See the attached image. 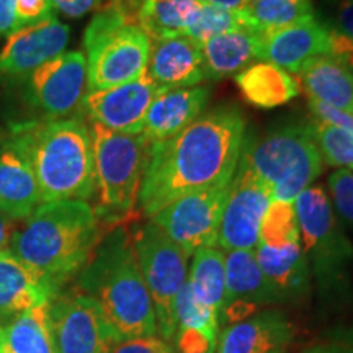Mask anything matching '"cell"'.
I'll return each mask as SVG.
<instances>
[{"label": "cell", "instance_id": "484cf974", "mask_svg": "<svg viewBox=\"0 0 353 353\" xmlns=\"http://www.w3.org/2000/svg\"><path fill=\"white\" fill-rule=\"evenodd\" d=\"M241 94L259 108H275L288 103L299 94V82L288 70L260 61L236 76Z\"/></svg>", "mask_w": 353, "mask_h": 353}, {"label": "cell", "instance_id": "30bf717a", "mask_svg": "<svg viewBox=\"0 0 353 353\" xmlns=\"http://www.w3.org/2000/svg\"><path fill=\"white\" fill-rule=\"evenodd\" d=\"M48 321L56 353H110L120 341L99 303L79 290L56 294Z\"/></svg>", "mask_w": 353, "mask_h": 353}, {"label": "cell", "instance_id": "1f68e13d", "mask_svg": "<svg viewBox=\"0 0 353 353\" xmlns=\"http://www.w3.org/2000/svg\"><path fill=\"white\" fill-rule=\"evenodd\" d=\"M321 21L330 37V56L353 72V0H325Z\"/></svg>", "mask_w": 353, "mask_h": 353}, {"label": "cell", "instance_id": "ee69618b", "mask_svg": "<svg viewBox=\"0 0 353 353\" xmlns=\"http://www.w3.org/2000/svg\"><path fill=\"white\" fill-rule=\"evenodd\" d=\"M303 353H341L339 350H335V348H330V347H312L309 348V350L303 352Z\"/></svg>", "mask_w": 353, "mask_h": 353}, {"label": "cell", "instance_id": "f1b7e54d", "mask_svg": "<svg viewBox=\"0 0 353 353\" xmlns=\"http://www.w3.org/2000/svg\"><path fill=\"white\" fill-rule=\"evenodd\" d=\"M50 303L13 317L2 330V353H56L48 321Z\"/></svg>", "mask_w": 353, "mask_h": 353}, {"label": "cell", "instance_id": "2e32d148", "mask_svg": "<svg viewBox=\"0 0 353 353\" xmlns=\"http://www.w3.org/2000/svg\"><path fill=\"white\" fill-rule=\"evenodd\" d=\"M145 74L162 92L200 85L208 81L201 44L185 34L151 39Z\"/></svg>", "mask_w": 353, "mask_h": 353}, {"label": "cell", "instance_id": "83f0119b", "mask_svg": "<svg viewBox=\"0 0 353 353\" xmlns=\"http://www.w3.org/2000/svg\"><path fill=\"white\" fill-rule=\"evenodd\" d=\"M188 285L198 304L221 316L226 294V262L223 250L216 247L196 250L188 270Z\"/></svg>", "mask_w": 353, "mask_h": 353}, {"label": "cell", "instance_id": "7bdbcfd3", "mask_svg": "<svg viewBox=\"0 0 353 353\" xmlns=\"http://www.w3.org/2000/svg\"><path fill=\"white\" fill-rule=\"evenodd\" d=\"M8 236H10V228L3 218H0V250H3V245L7 244Z\"/></svg>", "mask_w": 353, "mask_h": 353}, {"label": "cell", "instance_id": "52a82bcc", "mask_svg": "<svg viewBox=\"0 0 353 353\" xmlns=\"http://www.w3.org/2000/svg\"><path fill=\"white\" fill-rule=\"evenodd\" d=\"M293 205L309 270L324 293H341L348 285L353 245L339 226L329 196L321 187H309Z\"/></svg>", "mask_w": 353, "mask_h": 353}, {"label": "cell", "instance_id": "9c48e42d", "mask_svg": "<svg viewBox=\"0 0 353 353\" xmlns=\"http://www.w3.org/2000/svg\"><path fill=\"white\" fill-rule=\"evenodd\" d=\"M132 245L152 299L157 335L172 345L175 339L174 306L180 290L188 281L190 255L152 221L136 229Z\"/></svg>", "mask_w": 353, "mask_h": 353}, {"label": "cell", "instance_id": "8d00e7d4", "mask_svg": "<svg viewBox=\"0 0 353 353\" xmlns=\"http://www.w3.org/2000/svg\"><path fill=\"white\" fill-rule=\"evenodd\" d=\"M110 353H175L174 347L159 335L120 339Z\"/></svg>", "mask_w": 353, "mask_h": 353}, {"label": "cell", "instance_id": "277c9868", "mask_svg": "<svg viewBox=\"0 0 353 353\" xmlns=\"http://www.w3.org/2000/svg\"><path fill=\"white\" fill-rule=\"evenodd\" d=\"M79 291L99 303L120 339L157 335L156 312L141 275L132 236L123 226L101 237L79 275Z\"/></svg>", "mask_w": 353, "mask_h": 353}, {"label": "cell", "instance_id": "7a4b0ae2", "mask_svg": "<svg viewBox=\"0 0 353 353\" xmlns=\"http://www.w3.org/2000/svg\"><path fill=\"white\" fill-rule=\"evenodd\" d=\"M100 239L99 214L87 201H51L39 205L12 234L10 252L59 294L82 272Z\"/></svg>", "mask_w": 353, "mask_h": 353}, {"label": "cell", "instance_id": "ba28073f", "mask_svg": "<svg viewBox=\"0 0 353 353\" xmlns=\"http://www.w3.org/2000/svg\"><path fill=\"white\" fill-rule=\"evenodd\" d=\"M95 183L105 216H125L139 200L151 143L143 134H121L90 123Z\"/></svg>", "mask_w": 353, "mask_h": 353}, {"label": "cell", "instance_id": "8fae6325", "mask_svg": "<svg viewBox=\"0 0 353 353\" xmlns=\"http://www.w3.org/2000/svg\"><path fill=\"white\" fill-rule=\"evenodd\" d=\"M231 180L188 193L172 201L151 218L188 255L218 245V232Z\"/></svg>", "mask_w": 353, "mask_h": 353}, {"label": "cell", "instance_id": "60d3db41", "mask_svg": "<svg viewBox=\"0 0 353 353\" xmlns=\"http://www.w3.org/2000/svg\"><path fill=\"white\" fill-rule=\"evenodd\" d=\"M15 7L17 0H0V38L12 37L21 30L17 20Z\"/></svg>", "mask_w": 353, "mask_h": 353}, {"label": "cell", "instance_id": "4316f807", "mask_svg": "<svg viewBox=\"0 0 353 353\" xmlns=\"http://www.w3.org/2000/svg\"><path fill=\"white\" fill-rule=\"evenodd\" d=\"M151 39L180 37L195 15L198 0H121Z\"/></svg>", "mask_w": 353, "mask_h": 353}, {"label": "cell", "instance_id": "6da1fadb", "mask_svg": "<svg viewBox=\"0 0 353 353\" xmlns=\"http://www.w3.org/2000/svg\"><path fill=\"white\" fill-rule=\"evenodd\" d=\"M245 130L241 110L228 105L203 113L169 139L151 143L138 200L143 213L152 218L188 193L232 180Z\"/></svg>", "mask_w": 353, "mask_h": 353}, {"label": "cell", "instance_id": "9a60e30c", "mask_svg": "<svg viewBox=\"0 0 353 353\" xmlns=\"http://www.w3.org/2000/svg\"><path fill=\"white\" fill-rule=\"evenodd\" d=\"M69 37L70 28L56 17L19 30L8 37L0 51V77L8 81L28 79L39 65L63 54Z\"/></svg>", "mask_w": 353, "mask_h": 353}, {"label": "cell", "instance_id": "836d02e7", "mask_svg": "<svg viewBox=\"0 0 353 353\" xmlns=\"http://www.w3.org/2000/svg\"><path fill=\"white\" fill-rule=\"evenodd\" d=\"M307 126L319 149L322 162L332 167L353 169V136L350 132L314 118Z\"/></svg>", "mask_w": 353, "mask_h": 353}, {"label": "cell", "instance_id": "7c38bea8", "mask_svg": "<svg viewBox=\"0 0 353 353\" xmlns=\"http://www.w3.org/2000/svg\"><path fill=\"white\" fill-rule=\"evenodd\" d=\"M272 201L270 188L239 157L221 216L218 232L221 250H254L259 244L260 223Z\"/></svg>", "mask_w": 353, "mask_h": 353}, {"label": "cell", "instance_id": "ffe728a7", "mask_svg": "<svg viewBox=\"0 0 353 353\" xmlns=\"http://www.w3.org/2000/svg\"><path fill=\"white\" fill-rule=\"evenodd\" d=\"M254 254L260 270L276 294L278 303L298 301L309 293L311 270L299 242L281 249L257 244Z\"/></svg>", "mask_w": 353, "mask_h": 353}, {"label": "cell", "instance_id": "74e56055", "mask_svg": "<svg viewBox=\"0 0 353 353\" xmlns=\"http://www.w3.org/2000/svg\"><path fill=\"white\" fill-rule=\"evenodd\" d=\"M15 13L20 28L41 23L56 17L52 0H17Z\"/></svg>", "mask_w": 353, "mask_h": 353}, {"label": "cell", "instance_id": "5b68a950", "mask_svg": "<svg viewBox=\"0 0 353 353\" xmlns=\"http://www.w3.org/2000/svg\"><path fill=\"white\" fill-rule=\"evenodd\" d=\"M87 88L107 90L139 79L148 69L151 38L125 3L100 8L83 33Z\"/></svg>", "mask_w": 353, "mask_h": 353}, {"label": "cell", "instance_id": "ab89813d", "mask_svg": "<svg viewBox=\"0 0 353 353\" xmlns=\"http://www.w3.org/2000/svg\"><path fill=\"white\" fill-rule=\"evenodd\" d=\"M52 6L54 10L64 13L69 19H81L99 8V0H52Z\"/></svg>", "mask_w": 353, "mask_h": 353}, {"label": "cell", "instance_id": "cb8c5ba5", "mask_svg": "<svg viewBox=\"0 0 353 353\" xmlns=\"http://www.w3.org/2000/svg\"><path fill=\"white\" fill-rule=\"evenodd\" d=\"M224 262L226 294L223 307L229 304H244L257 309L278 303L276 294L260 270L254 250H229L224 255Z\"/></svg>", "mask_w": 353, "mask_h": 353}, {"label": "cell", "instance_id": "e0dca14e", "mask_svg": "<svg viewBox=\"0 0 353 353\" xmlns=\"http://www.w3.org/2000/svg\"><path fill=\"white\" fill-rule=\"evenodd\" d=\"M317 56H330L327 28L317 17L263 33L260 61L298 74L307 61Z\"/></svg>", "mask_w": 353, "mask_h": 353}, {"label": "cell", "instance_id": "f6af8a7d", "mask_svg": "<svg viewBox=\"0 0 353 353\" xmlns=\"http://www.w3.org/2000/svg\"><path fill=\"white\" fill-rule=\"evenodd\" d=\"M120 2H121V0H99V10H100V8L114 6V3H120Z\"/></svg>", "mask_w": 353, "mask_h": 353}, {"label": "cell", "instance_id": "d590c367", "mask_svg": "<svg viewBox=\"0 0 353 353\" xmlns=\"http://www.w3.org/2000/svg\"><path fill=\"white\" fill-rule=\"evenodd\" d=\"M329 192L334 210L353 228V172L339 169L329 176Z\"/></svg>", "mask_w": 353, "mask_h": 353}, {"label": "cell", "instance_id": "e575fe53", "mask_svg": "<svg viewBox=\"0 0 353 353\" xmlns=\"http://www.w3.org/2000/svg\"><path fill=\"white\" fill-rule=\"evenodd\" d=\"M174 317L175 334L180 329H200L214 337H219V316L195 301L188 281L183 285L175 299Z\"/></svg>", "mask_w": 353, "mask_h": 353}, {"label": "cell", "instance_id": "8992f818", "mask_svg": "<svg viewBox=\"0 0 353 353\" xmlns=\"http://www.w3.org/2000/svg\"><path fill=\"white\" fill-rule=\"evenodd\" d=\"M241 161L270 188L273 201H288L311 187L322 172V157L307 125H290L244 139Z\"/></svg>", "mask_w": 353, "mask_h": 353}, {"label": "cell", "instance_id": "d6a6232c", "mask_svg": "<svg viewBox=\"0 0 353 353\" xmlns=\"http://www.w3.org/2000/svg\"><path fill=\"white\" fill-rule=\"evenodd\" d=\"M298 242L299 223L294 205L288 201H272L260 223L259 244L281 249Z\"/></svg>", "mask_w": 353, "mask_h": 353}, {"label": "cell", "instance_id": "ac0fdd59", "mask_svg": "<svg viewBox=\"0 0 353 353\" xmlns=\"http://www.w3.org/2000/svg\"><path fill=\"white\" fill-rule=\"evenodd\" d=\"M293 337L288 317L272 309L228 325L218 337L216 353H285Z\"/></svg>", "mask_w": 353, "mask_h": 353}, {"label": "cell", "instance_id": "603a6c76", "mask_svg": "<svg viewBox=\"0 0 353 353\" xmlns=\"http://www.w3.org/2000/svg\"><path fill=\"white\" fill-rule=\"evenodd\" d=\"M262 38L263 33L257 30H239L201 43L208 81L237 76L255 59L260 61Z\"/></svg>", "mask_w": 353, "mask_h": 353}, {"label": "cell", "instance_id": "4dcf8cb0", "mask_svg": "<svg viewBox=\"0 0 353 353\" xmlns=\"http://www.w3.org/2000/svg\"><path fill=\"white\" fill-rule=\"evenodd\" d=\"M239 30H255L252 21L245 12H234L228 8L200 3L195 15L187 26L185 37L195 39L196 43H205L206 39L219 34L239 32Z\"/></svg>", "mask_w": 353, "mask_h": 353}, {"label": "cell", "instance_id": "3957f363", "mask_svg": "<svg viewBox=\"0 0 353 353\" xmlns=\"http://www.w3.org/2000/svg\"><path fill=\"white\" fill-rule=\"evenodd\" d=\"M6 145L32 169L43 203L85 201L94 195L97 183L92 136L79 118L17 125Z\"/></svg>", "mask_w": 353, "mask_h": 353}, {"label": "cell", "instance_id": "b9f144b4", "mask_svg": "<svg viewBox=\"0 0 353 353\" xmlns=\"http://www.w3.org/2000/svg\"><path fill=\"white\" fill-rule=\"evenodd\" d=\"M200 3H206V6H214L219 8H228V10L234 12H245L249 7L250 0H198Z\"/></svg>", "mask_w": 353, "mask_h": 353}, {"label": "cell", "instance_id": "f546056e", "mask_svg": "<svg viewBox=\"0 0 353 353\" xmlns=\"http://www.w3.org/2000/svg\"><path fill=\"white\" fill-rule=\"evenodd\" d=\"M245 13L260 33L275 32L316 15L312 0H250Z\"/></svg>", "mask_w": 353, "mask_h": 353}, {"label": "cell", "instance_id": "44dd1931", "mask_svg": "<svg viewBox=\"0 0 353 353\" xmlns=\"http://www.w3.org/2000/svg\"><path fill=\"white\" fill-rule=\"evenodd\" d=\"M56 293L33 270L13 255L0 250V319H13L39 304L50 303Z\"/></svg>", "mask_w": 353, "mask_h": 353}, {"label": "cell", "instance_id": "d6986e66", "mask_svg": "<svg viewBox=\"0 0 353 353\" xmlns=\"http://www.w3.org/2000/svg\"><path fill=\"white\" fill-rule=\"evenodd\" d=\"M210 87H185L164 90L149 108L141 134L149 143L169 139L192 125L205 112L210 101Z\"/></svg>", "mask_w": 353, "mask_h": 353}, {"label": "cell", "instance_id": "4fadbf2b", "mask_svg": "<svg viewBox=\"0 0 353 353\" xmlns=\"http://www.w3.org/2000/svg\"><path fill=\"white\" fill-rule=\"evenodd\" d=\"M87 92V59L81 51H64L28 77L30 103L46 120H63L76 113Z\"/></svg>", "mask_w": 353, "mask_h": 353}, {"label": "cell", "instance_id": "7402d4cb", "mask_svg": "<svg viewBox=\"0 0 353 353\" xmlns=\"http://www.w3.org/2000/svg\"><path fill=\"white\" fill-rule=\"evenodd\" d=\"M309 100L353 113V72L332 56H317L298 70Z\"/></svg>", "mask_w": 353, "mask_h": 353}, {"label": "cell", "instance_id": "5bb4252c", "mask_svg": "<svg viewBox=\"0 0 353 353\" xmlns=\"http://www.w3.org/2000/svg\"><path fill=\"white\" fill-rule=\"evenodd\" d=\"M148 74L107 90L87 92L82 110L90 123L121 134H141L152 101L161 94Z\"/></svg>", "mask_w": 353, "mask_h": 353}, {"label": "cell", "instance_id": "d4e9b609", "mask_svg": "<svg viewBox=\"0 0 353 353\" xmlns=\"http://www.w3.org/2000/svg\"><path fill=\"white\" fill-rule=\"evenodd\" d=\"M43 203L38 180L15 152H0V214L13 219L30 218Z\"/></svg>", "mask_w": 353, "mask_h": 353}, {"label": "cell", "instance_id": "f35d334b", "mask_svg": "<svg viewBox=\"0 0 353 353\" xmlns=\"http://www.w3.org/2000/svg\"><path fill=\"white\" fill-rule=\"evenodd\" d=\"M309 110L314 120H319L322 123H327L335 128L350 132L353 136V113L342 112V110L332 108L329 105L319 103V101L309 100Z\"/></svg>", "mask_w": 353, "mask_h": 353}, {"label": "cell", "instance_id": "bcb514c9", "mask_svg": "<svg viewBox=\"0 0 353 353\" xmlns=\"http://www.w3.org/2000/svg\"><path fill=\"white\" fill-rule=\"evenodd\" d=\"M0 353H2V348H0Z\"/></svg>", "mask_w": 353, "mask_h": 353}, {"label": "cell", "instance_id": "7dc6e473", "mask_svg": "<svg viewBox=\"0 0 353 353\" xmlns=\"http://www.w3.org/2000/svg\"><path fill=\"white\" fill-rule=\"evenodd\" d=\"M348 170H352V172H353V169H348Z\"/></svg>", "mask_w": 353, "mask_h": 353}]
</instances>
